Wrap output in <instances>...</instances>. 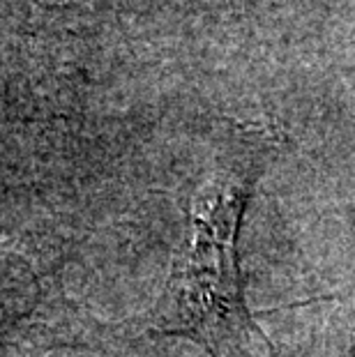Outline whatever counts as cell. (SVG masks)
<instances>
[{
  "instance_id": "1",
  "label": "cell",
  "mask_w": 355,
  "mask_h": 357,
  "mask_svg": "<svg viewBox=\"0 0 355 357\" xmlns=\"http://www.w3.org/2000/svg\"><path fill=\"white\" fill-rule=\"evenodd\" d=\"M252 173H231L196 194L190 235L157 305L155 328L196 341L210 357H275L245 300L240 226Z\"/></svg>"
},
{
  "instance_id": "2",
  "label": "cell",
  "mask_w": 355,
  "mask_h": 357,
  "mask_svg": "<svg viewBox=\"0 0 355 357\" xmlns=\"http://www.w3.org/2000/svg\"><path fill=\"white\" fill-rule=\"evenodd\" d=\"M44 300L40 277L21 254L0 249V348L24 330Z\"/></svg>"
}]
</instances>
